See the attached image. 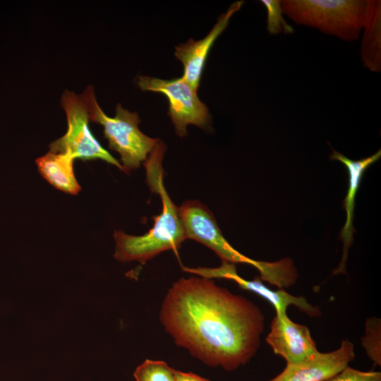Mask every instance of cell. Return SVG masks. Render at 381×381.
Listing matches in <instances>:
<instances>
[{"label": "cell", "instance_id": "e0dca14e", "mask_svg": "<svg viewBox=\"0 0 381 381\" xmlns=\"http://www.w3.org/2000/svg\"><path fill=\"white\" fill-rule=\"evenodd\" d=\"M267 13V29L270 35L291 34L294 32L282 16L283 11L279 0H262Z\"/></svg>", "mask_w": 381, "mask_h": 381}, {"label": "cell", "instance_id": "9c48e42d", "mask_svg": "<svg viewBox=\"0 0 381 381\" xmlns=\"http://www.w3.org/2000/svg\"><path fill=\"white\" fill-rule=\"evenodd\" d=\"M265 340L286 363L307 361L319 352L308 327L293 322L286 313H276Z\"/></svg>", "mask_w": 381, "mask_h": 381}, {"label": "cell", "instance_id": "ba28073f", "mask_svg": "<svg viewBox=\"0 0 381 381\" xmlns=\"http://www.w3.org/2000/svg\"><path fill=\"white\" fill-rule=\"evenodd\" d=\"M184 271L207 279L223 278L234 281L241 289L252 291L270 302L275 308L276 313H286L289 306H294L310 317H320L322 312L318 306L310 303L303 296H294L284 289L277 291L267 288L260 277L247 280L240 277L234 264L222 262L218 267H183Z\"/></svg>", "mask_w": 381, "mask_h": 381}, {"label": "cell", "instance_id": "d6986e66", "mask_svg": "<svg viewBox=\"0 0 381 381\" xmlns=\"http://www.w3.org/2000/svg\"><path fill=\"white\" fill-rule=\"evenodd\" d=\"M176 381H210L193 373L175 370Z\"/></svg>", "mask_w": 381, "mask_h": 381}, {"label": "cell", "instance_id": "2e32d148", "mask_svg": "<svg viewBox=\"0 0 381 381\" xmlns=\"http://www.w3.org/2000/svg\"><path fill=\"white\" fill-rule=\"evenodd\" d=\"M380 320L370 318L365 322V334L361 339L368 357L375 364L381 365Z\"/></svg>", "mask_w": 381, "mask_h": 381}, {"label": "cell", "instance_id": "52a82bcc", "mask_svg": "<svg viewBox=\"0 0 381 381\" xmlns=\"http://www.w3.org/2000/svg\"><path fill=\"white\" fill-rule=\"evenodd\" d=\"M138 85L143 91L164 95L169 102L168 115L180 137L187 135V126L192 124L206 128L211 117L207 106L200 99L197 90L182 77L164 80L149 76H140Z\"/></svg>", "mask_w": 381, "mask_h": 381}, {"label": "cell", "instance_id": "3957f363", "mask_svg": "<svg viewBox=\"0 0 381 381\" xmlns=\"http://www.w3.org/2000/svg\"><path fill=\"white\" fill-rule=\"evenodd\" d=\"M187 239L198 241L212 250L223 262L255 267L260 279L280 289L293 286L298 272L291 259L276 262L251 259L234 248L224 237L212 212L198 200H188L179 207Z\"/></svg>", "mask_w": 381, "mask_h": 381}, {"label": "cell", "instance_id": "9a60e30c", "mask_svg": "<svg viewBox=\"0 0 381 381\" xmlns=\"http://www.w3.org/2000/svg\"><path fill=\"white\" fill-rule=\"evenodd\" d=\"M175 370L164 361L146 359L133 376L136 381H176Z\"/></svg>", "mask_w": 381, "mask_h": 381}, {"label": "cell", "instance_id": "4fadbf2b", "mask_svg": "<svg viewBox=\"0 0 381 381\" xmlns=\"http://www.w3.org/2000/svg\"><path fill=\"white\" fill-rule=\"evenodd\" d=\"M361 57L365 67L373 72L381 71V1H365Z\"/></svg>", "mask_w": 381, "mask_h": 381}, {"label": "cell", "instance_id": "ac0fdd59", "mask_svg": "<svg viewBox=\"0 0 381 381\" xmlns=\"http://www.w3.org/2000/svg\"><path fill=\"white\" fill-rule=\"evenodd\" d=\"M324 381H381V373L361 371L348 365Z\"/></svg>", "mask_w": 381, "mask_h": 381}, {"label": "cell", "instance_id": "5b68a950", "mask_svg": "<svg viewBox=\"0 0 381 381\" xmlns=\"http://www.w3.org/2000/svg\"><path fill=\"white\" fill-rule=\"evenodd\" d=\"M82 95L87 106L89 120L103 126L109 147L120 155L124 171L138 169L159 139L143 133L138 128L140 122L138 114L125 109L120 104L116 105L115 116H108L99 106L92 87L88 86Z\"/></svg>", "mask_w": 381, "mask_h": 381}, {"label": "cell", "instance_id": "7c38bea8", "mask_svg": "<svg viewBox=\"0 0 381 381\" xmlns=\"http://www.w3.org/2000/svg\"><path fill=\"white\" fill-rule=\"evenodd\" d=\"M381 157V151L378 150L368 157L352 160L343 154L333 150L330 155L332 160L341 162L347 169L349 174V188L346 195L344 199V207L346 218L344 227L340 231L339 238L343 242L342 257L337 268L333 271V274H346V262L348 258L349 249L353 242V234L355 232L353 226L355 198L358 191L364 171L372 164Z\"/></svg>", "mask_w": 381, "mask_h": 381}, {"label": "cell", "instance_id": "6da1fadb", "mask_svg": "<svg viewBox=\"0 0 381 381\" xmlns=\"http://www.w3.org/2000/svg\"><path fill=\"white\" fill-rule=\"evenodd\" d=\"M159 318L178 346L205 364L227 371L256 354L265 327L264 314L253 302L211 279L196 277L172 284Z\"/></svg>", "mask_w": 381, "mask_h": 381}, {"label": "cell", "instance_id": "30bf717a", "mask_svg": "<svg viewBox=\"0 0 381 381\" xmlns=\"http://www.w3.org/2000/svg\"><path fill=\"white\" fill-rule=\"evenodd\" d=\"M354 358L353 344L344 339L334 351H319L307 361L286 363L285 368L269 381H324L348 366Z\"/></svg>", "mask_w": 381, "mask_h": 381}, {"label": "cell", "instance_id": "277c9868", "mask_svg": "<svg viewBox=\"0 0 381 381\" xmlns=\"http://www.w3.org/2000/svg\"><path fill=\"white\" fill-rule=\"evenodd\" d=\"M283 13L294 23L315 28L347 42L363 27L364 0H283Z\"/></svg>", "mask_w": 381, "mask_h": 381}, {"label": "cell", "instance_id": "7a4b0ae2", "mask_svg": "<svg viewBox=\"0 0 381 381\" xmlns=\"http://www.w3.org/2000/svg\"><path fill=\"white\" fill-rule=\"evenodd\" d=\"M165 150V145L159 140L143 162L147 183L152 192L159 195L162 212L154 217L152 227L143 235L114 231V256L119 261H138L143 264L162 252L179 248L187 239L179 207L171 200L164 185L162 159Z\"/></svg>", "mask_w": 381, "mask_h": 381}, {"label": "cell", "instance_id": "5bb4252c", "mask_svg": "<svg viewBox=\"0 0 381 381\" xmlns=\"http://www.w3.org/2000/svg\"><path fill=\"white\" fill-rule=\"evenodd\" d=\"M74 158L67 152L49 151L36 160L41 176L58 190L77 195L81 190L73 171Z\"/></svg>", "mask_w": 381, "mask_h": 381}, {"label": "cell", "instance_id": "8fae6325", "mask_svg": "<svg viewBox=\"0 0 381 381\" xmlns=\"http://www.w3.org/2000/svg\"><path fill=\"white\" fill-rule=\"evenodd\" d=\"M243 1L233 3L222 13L210 32L202 40L189 39L176 47L174 55L183 66L181 76L192 87L198 90L210 50L217 37L227 27L231 16L241 8Z\"/></svg>", "mask_w": 381, "mask_h": 381}, {"label": "cell", "instance_id": "8992f818", "mask_svg": "<svg viewBox=\"0 0 381 381\" xmlns=\"http://www.w3.org/2000/svg\"><path fill=\"white\" fill-rule=\"evenodd\" d=\"M68 121V130L49 145L51 152H67L74 159H100L124 171L122 164L105 150L89 128L88 109L82 94L66 90L61 100Z\"/></svg>", "mask_w": 381, "mask_h": 381}]
</instances>
